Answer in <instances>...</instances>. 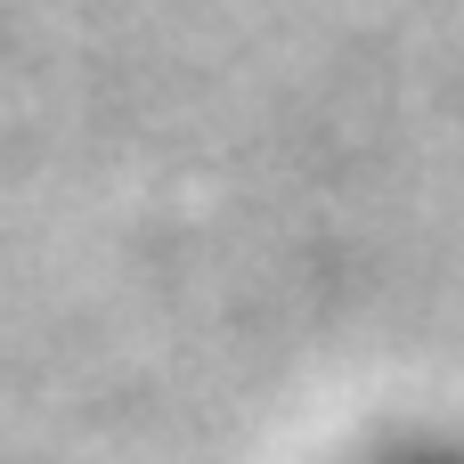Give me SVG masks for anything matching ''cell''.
<instances>
[{"label":"cell","instance_id":"1","mask_svg":"<svg viewBox=\"0 0 464 464\" xmlns=\"http://www.w3.org/2000/svg\"><path fill=\"white\" fill-rule=\"evenodd\" d=\"M367 464H464V440H392L383 457Z\"/></svg>","mask_w":464,"mask_h":464}]
</instances>
